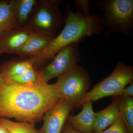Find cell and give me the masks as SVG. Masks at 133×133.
Wrapping results in <instances>:
<instances>
[{"label": "cell", "instance_id": "obj_9", "mask_svg": "<svg viewBox=\"0 0 133 133\" xmlns=\"http://www.w3.org/2000/svg\"><path fill=\"white\" fill-rule=\"evenodd\" d=\"M33 31L26 25L2 33L0 35V53L16 54L27 42Z\"/></svg>", "mask_w": 133, "mask_h": 133}, {"label": "cell", "instance_id": "obj_22", "mask_svg": "<svg viewBox=\"0 0 133 133\" xmlns=\"http://www.w3.org/2000/svg\"><path fill=\"white\" fill-rule=\"evenodd\" d=\"M61 133H84L81 132L74 129L66 122L65 123L62 129Z\"/></svg>", "mask_w": 133, "mask_h": 133}, {"label": "cell", "instance_id": "obj_10", "mask_svg": "<svg viewBox=\"0 0 133 133\" xmlns=\"http://www.w3.org/2000/svg\"><path fill=\"white\" fill-rule=\"evenodd\" d=\"M92 101H86L82 104L83 109L76 115H69L66 121L77 131L84 133H93L95 112L93 109Z\"/></svg>", "mask_w": 133, "mask_h": 133}, {"label": "cell", "instance_id": "obj_20", "mask_svg": "<svg viewBox=\"0 0 133 133\" xmlns=\"http://www.w3.org/2000/svg\"><path fill=\"white\" fill-rule=\"evenodd\" d=\"M74 2L83 15L88 17L91 15L90 5L89 0H74Z\"/></svg>", "mask_w": 133, "mask_h": 133}, {"label": "cell", "instance_id": "obj_11", "mask_svg": "<svg viewBox=\"0 0 133 133\" xmlns=\"http://www.w3.org/2000/svg\"><path fill=\"white\" fill-rule=\"evenodd\" d=\"M55 37L33 31L27 42L16 54L22 57H32L43 50Z\"/></svg>", "mask_w": 133, "mask_h": 133}, {"label": "cell", "instance_id": "obj_16", "mask_svg": "<svg viewBox=\"0 0 133 133\" xmlns=\"http://www.w3.org/2000/svg\"><path fill=\"white\" fill-rule=\"evenodd\" d=\"M17 27L27 25L32 10L37 0H14Z\"/></svg>", "mask_w": 133, "mask_h": 133}, {"label": "cell", "instance_id": "obj_13", "mask_svg": "<svg viewBox=\"0 0 133 133\" xmlns=\"http://www.w3.org/2000/svg\"><path fill=\"white\" fill-rule=\"evenodd\" d=\"M17 27L14 0L0 1V35Z\"/></svg>", "mask_w": 133, "mask_h": 133}, {"label": "cell", "instance_id": "obj_8", "mask_svg": "<svg viewBox=\"0 0 133 133\" xmlns=\"http://www.w3.org/2000/svg\"><path fill=\"white\" fill-rule=\"evenodd\" d=\"M74 105L60 98L56 104L47 111L43 116V124L41 133H61L66 119Z\"/></svg>", "mask_w": 133, "mask_h": 133}, {"label": "cell", "instance_id": "obj_14", "mask_svg": "<svg viewBox=\"0 0 133 133\" xmlns=\"http://www.w3.org/2000/svg\"><path fill=\"white\" fill-rule=\"evenodd\" d=\"M34 68L31 58L9 61L0 65V76L2 78L19 76Z\"/></svg>", "mask_w": 133, "mask_h": 133}, {"label": "cell", "instance_id": "obj_6", "mask_svg": "<svg viewBox=\"0 0 133 133\" xmlns=\"http://www.w3.org/2000/svg\"><path fill=\"white\" fill-rule=\"evenodd\" d=\"M57 78L55 84L59 98L71 103L74 108L80 106L90 87V77L87 71L78 65Z\"/></svg>", "mask_w": 133, "mask_h": 133}, {"label": "cell", "instance_id": "obj_1", "mask_svg": "<svg viewBox=\"0 0 133 133\" xmlns=\"http://www.w3.org/2000/svg\"><path fill=\"white\" fill-rule=\"evenodd\" d=\"M60 99L55 84L40 80L22 85L2 79L0 81V118H14L34 124Z\"/></svg>", "mask_w": 133, "mask_h": 133}, {"label": "cell", "instance_id": "obj_2", "mask_svg": "<svg viewBox=\"0 0 133 133\" xmlns=\"http://www.w3.org/2000/svg\"><path fill=\"white\" fill-rule=\"evenodd\" d=\"M64 17V26L60 34L42 52L29 58L33 60V67L37 70L52 60L60 50L73 43H79L85 37L99 35L103 31L100 22V16L83 15L80 10L74 12L68 3Z\"/></svg>", "mask_w": 133, "mask_h": 133}, {"label": "cell", "instance_id": "obj_12", "mask_svg": "<svg viewBox=\"0 0 133 133\" xmlns=\"http://www.w3.org/2000/svg\"><path fill=\"white\" fill-rule=\"evenodd\" d=\"M120 118L117 104L115 100L105 108L95 112L93 133H99L107 129Z\"/></svg>", "mask_w": 133, "mask_h": 133}, {"label": "cell", "instance_id": "obj_17", "mask_svg": "<svg viewBox=\"0 0 133 133\" xmlns=\"http://www.w3.org/2000/svg\"><path fill=\"white\" fill-rule=\"evenodd\" d=\"M0 126L6 129L9 133H41V130L36 129L34 124L16 122L5 118H0Z\"/></svg>", "mask_w": 133, "mask_h": 133}, {"label": "cell", "instance_id": "obj_7", "mask_svg": "<svg viewBox=\"0 0 133 133\" xmlns=\"http://www.w3.org/2000/svg\"><path fill=\"white\" fill-rule=\"evenodd\" d=\"M78 44V43H73L63 48L49 63L38 71L41 81L48 83L52 78L58 77L78 66L81 59Z\"/></svg>", "mask_w": 133, "mask_h": 133}, {"label": "cell", "instance_id": "obj_15", "mask_svg": "<svg viewBox=\"0 0 133 133\" xmlns=\"http://www.w3.org/2000/svg\"><path fill=\"white\" fill-rule=\"evenodd\" d=\"M120 117L125 124L129 133H133V98L122 95L114 97Z\"/></svg>", "mask_w": 133, "mask_h": 133}, {"label": "cell", "instance_id": "obj_23", "mask_svg": "<svg viewBox=\"0 0 133 133\" xmlns=\"http://www.w3.org/2000/svg\"><path fill=\"white\" fill-rule=\"evenodd\" d=\"M0 133H9V131L4 127L0 126Z\"/></svg>", "mask_w": 133, "mask_h": 133}, {"label": "cell", "instance_id": "obj_3", "mask_svg": "<svg viewBox=\"0 0 133 133\" xmlns=\"http://www.w3.org/2000/svg\"><path fill=\"white\" fill-rule=\"evenodd\" d=\"M95 6L102 12L99 21L103 30L108 33L132 36L133 0H99Z\"/></svg>", "mask_w": 133, "mask_h": 133}, {"label": "cell", "instance_id": "obj_19", "mask_svg": "<svg viewBox=\"0 0 133 133\" xmlns=\"http://www.w3.org/2000/svg\"><path fill=\"white\" fill-rule=\"evenodd\" d=\"M99 133H129L124 121L119 119L111 125Z\"/></svg>", "mask_w": 133, "mask_h": 133}, {"label": "cell", "instance_id": "obj_24", "mask_svg": "<svg viewBox=\"0 0 133 133\" xmlns=\"http://www.w3.org/2000/svg\"><path fill=\"white\" fill-rule=\"evenodd\" d=\"M1 55V53H0V55ZM2 80V78L1 77V76H0V81H1Z\"/></svg>", "mask_w": 133, "mask_h": 133}, {"label": "cell", "instance_id": "obj_18", "mask_svg": "<svg viewBox=\"0 0 133 133\" xmlns=\"http://www.w3.org/2000/svg\"><path fill=\"white\" fill-rule=\"evenodd\" d=\"M2 79H8L15 83L25 85L34 84L41 80L38 71L34 68L30 69L25 73L19 76Z\"/></svg>", "mask_w": 133, "mask_h": 133}, {"label": "cell", "instance_id": "obj_5", "mask_svg": "<svg viewBox=\"0 0 133 133\" xmlns=\"http://www.w3.org/2000/svg\"><path fill=\"white\" fill-rule=\"evenodd\" d=\"M60 0L37 1L31 12L27 26L33 31L56 36L64 23L59 7Z\"/></svg>", "mask_w": 133, "mask_h": 133}, {"label": "cell", "instance_id": "obj_21", "mask_svg": "<svg viewBox=\"0 0 133 133\" xmlns=\"http://www.w3.org/2000/svg\"><path fill=\"white\" fill-rule=\"evenodd\" d=\"M121 95L133 98V82L129 84L124 88Z\"/></svg>", "mask_w": 133, "mask_h": 133}, {"label": "cell", "instance_id": "obj_4", "mask_svg": "<svg viewBox=\"0 0 133 133\" xmlns=\"http://www.w3.org/2000/svg\"><path fill=\"white\" fill-rule=\"evenodd\" d=\"M132 82L133 66L120 60L109 76L95 85L87 93L81 105L88 101L95 102L102 98L121 95L124 88Z\"/></svg>", "mask_w": 133, "mask_h": 133}]
</instances>
